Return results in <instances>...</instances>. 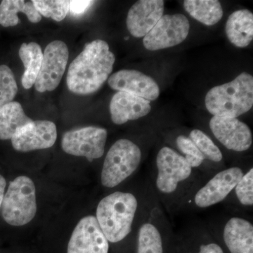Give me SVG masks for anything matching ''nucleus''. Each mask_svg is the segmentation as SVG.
<instances>
[{
    "label": "nucleus",
    "mask_w": 253,
    "mask_h": 253,
    "mask_svg": "<svg viewBox=\"0 0 253 253\" xmlns=\"http://www.w3.org/2000/svg\"><path fill=\"white\" fill-rule=\"evenodd\" d=\"M116 58L109 44L101 40L87 43L68 68V89L76 94L87 95L99 90L112 72Z\"/></svg>",
    "instance_id": "1"
},
{
    "label": "nucleus",
    "mask_w": 253,
    "mask_h": 253,
    "mask_svg": "<svg viewBox=\"0 0 253 253\" xmlns=\"http://www.w3.org/2000/svg\"><path fill=\"white\" fill-rule=\"evenodd\" d=\"M137 208V199L131 193L116 191L100 201L96 218L109 242H120L130 234Z\"/></svg>",
    "instance_id": "2"
},
{
    "label": "nucleus",
    "mask_w": 253,
    "mask_h": 253,
    "mask_svg": "<svg viewBox=\"0 0 253 253\" xmlns=\"http://www.w3.org/2000/svg\"><path fill=\"white\" fill-rule=\"evenodd\" d=\"M206 109L214 116L237 118L252 109L253 77L244 72L231 82L214 86L205 99Z\"/></svg>",
    "instance_id": "3"
},
{
    "label": "nucleus",
    "mask_w": 253,
    "mask_h": 253,
    "mask_svg": "<svg viewBox=\"0 0 253 253\" xmlns=\"http://www.w3.org/2000/svg\"><path fill=\"white\" fill-rule=\"evenodd\" d=\"M1 212L9 225H26L33 220L37 212L36 190L31 178L20 176L10 181Z\"/></svg>",
    "instance_id": "4"
},
{
    "label": "nucleus",
    "mask_w": 253,
    "mask_h": 253,
    "mask_svg": "<svg viewBox=\"0 0 253 253\" xmlns=\"http://www.w3.org/2000/svg\"><path fill=\"white\" fill-rule=\"evenodd\" d=\"M142 158L141 149L132 141L121 139L108 151L101 174L102 185L116 187L135 172Z\"/></svg>",
    "instance_id": "5"
},
{
    "label": "nucleus",
    "mask_w": 253,
    "mask_h": 253,
    "mask_svg": "<svg viewBox=\"0 0 253 253\" xmlns=\"http://www.w3.org/2000/svg\"><path fill=\"white\" fill-rule=\"evenodd\" d=\"M156 187L161 194L172 195L177 191L181 183L187 181L193 168L184 156L168 146L158 151L156 156Z\"/></svg>",
    "instance_id": "6"
},
{
    "label": "nucleus",
    "mask_w": 253,
    "mask_h": 253,
    "mask_svg": "<svg viewBox=\"0 0 253 253\" xmlns=\"http://www.w3.org/2000/svg\"><path fill=\"white\" fill-rule=\"evenodd\" d=\"M107 136V130L98 126L73 129L63 134L61 147L66 154L85 157L92 162L104 154Z\"/></svg>",
    "instance_id": "7"
},
{
    "label": "nucleus",
    "mask_w": 253,
    "mask_h": 253,
    "mask_svg": "<svg viewBox=\"0 0 253 253\" xmlns=\"http://www.w3.org/2000/svg\"><path fill=\"white\" fill-rule=\"evenodd\" d=\"M189 30V21L184 15H164L144 37L143 44L149 51L172 47L185 41Z\"/></svg>",
    "instance_id": "8"
},
{
    "label": "nucleus",
    "mask_w": 253,
    "mask_h": 253,
    "mask_svg": "<svg viewBox=\"0 0 253 253\" xmlns=\"http://www.w3.org/2000/svg\"><path fill=\"white\" fill-rule=\"evenodd\" d=\"M69 52L66 43L55 41L50 42L43 53L39 74L35 87L39 92L54 90L59 84L67 66Z\"/></svg>",
    "instance_id": "9"
},
{
    "label": "nucleus",
    "mask_w": 253,
    "mask_h": 253,
    "mask_svg": "<svg viewBox=\"0 0 253 253\" xmlns=\"http://www.w3.org/2000/svg\"><path fill=\"white\" fill-rule=\"evenodd\" d=\"M109 242L96 217L82 218L68 242L67 253H109Z\"/></svg>",
    "instance_id": "10"
},
{
    "label": "nucleus",
    "mask_w": 253,
    "mask_h": 253,
    "mask_svg": "<svg viewBox=\"0 0 253 253\" xmlns=\"http://www.w3.org/2000/svg\"><path fill=\"white\" fill-rule=\"evenodd\" d=\"M56 139L57 129L54 123L49 121H33L20 128L11 140L16 151L26 153L49 149L54 146Z\"/></svg>",
    "instance_id": "11"
},
{
    "label": "nucleus",
    "mask_w": 253,
    "mask_h": 253,
    "mask_svg": "<svg viewBox=\"0 0 253 253\" xmlns=\"http://www.w3.org/2000/svg\"><path fill=\"white\" fill-rule=\"evenodd\" d=\"M244 172L239 167H232L218 172L196 192L195 205L199 208L211 207L222 202L234 191Z\"/></svg>",
    "instance_id": "12"
},
{
    "label": "nucleus",
    "mask_w": 253,
    "mask_h": 253,
    "mask_svg": "<svg viewBox=\"0 0 253 253\" xmlns=\"http://www.w3.org/2000/svg\"><path fill=\"white\" fill-rule=\"evenodd\" d=\"M210 127L216 139L227 149L243 152L252 146V131L237 118L213 116Z\"/></svg>",
    "instance_id": "13"
},
{
    "label": "nucleus",
    "mask_w": 253,
    "mask_h": 253,
    "mask_svg": "<svg viewBox=\"0 0 253 253\" xmlns=\"http://www.w3.org/2000/svg\"><path fill=\"white\" fill-rule=\"evenodd\" d=\"M114 90L129 93L139 97L155 101L160 95L159 86L152 78L136 70H121L108 79Z\"/></svg>",
    "instance_id": "14"
},
{
    "label": "nucleus",
    "mask_w": 253,
    "mask_h": 253,
    "mask_svg": "<svg viewBox=\"0 0 253 253\" xmlns=\"http://www.w3.org/2000/svg\"><path fill=\"white\" fill-rule=\"evenodd\" d=\"M163 0H140L128 11L126 23L128 31L134 38H142L156 26L164 12Z\"/></svg>",
    "instance_id": "15"
},
{
    "label": "nucleus",
    "mask_w": 253,
    "mask_h": 253,
    "mask_svg": "<svg viewBox=\"0 0 253 253\" xmlns=\"http://www.w3.org/2000/svg\"><path fill=\"white\" fill-rule=\"evenodd\" d=\"M151 110V104L148 100L123 91L115 94L110 103L111 120L116 125L144 117Z\"/></svg>",
    "instance_id": "16"
},
{
    "label": "nucleus",
    "mask_w": 253,
    "mask_h": 253,
    "mask_svg": "<svg viewBox=\"0 0 253 253\" xmlns=\"http://www.w3.org/2000/svg\"><path fill=\"white\" fill-rule=\"evenodd\" d=\"M223 239L231 253H253V225L244 218L233 217L226 221Z\"/></svg>",
    "instance_id": "17"
},
{
    "label": "nucleus",
    "mask_w": 253,
    "mask_h": 253,
    "mask_svg": "<svg viewBox=\"0 0 253 253\" xmlns=\"http://www.w3.org/2000/svg\"><path fill=\"white\" fill-rule=\"evenodd\" d=\"M225 31L229 41L239 48L246 47L253 39V14L249 9L234 11L228 18Z\"/></svg>",
    "instance_id": "18"
},
{
    "label": "nucleus",
    "mask_w": 253,
    "mask_h": 253,
    "mask_svg": "<svg viewBox=\"0 0 253 253\" xmlns=\"http://www.w3.org/2000/svg\"><path fill=\"white\" fill-rule=\"evenodd\" d=\"M19 12L26 14L31 23H39L42 20V16L33 1L3 0L0 4V25L5 28L17 26L21 22L18 17Z\"/></svg>",
    "instance_id": "19"
},
{
    "label": "nucleus",
    "mask_w": 253,
    "mask_h": 253,
    "mask_svg": "<svg viewBox=\"0 0 253 253\" xmlns=\"http://www.w3.org/2000/svg\"><path fill=\"white\" fill-rule=\"evenodd\" d=\"M32 121L20 103L12 101L5 105L0 109V139H11L20 128Z\"/></svg>",
    "instance_id": "20"
},
{
    "label": "nucleus",
    "mask_w": 253,
    "mask_h": 253,
    "mask_svg": "<svg viewBox=\"0 0 253 253\" xmlns=\"http://www.w3.org/2000/svg\"><path fill=\"white\" fill-rule=\"evenodd\" d=\"M18 55L25 68L21 78L22 85L25 89H31L36 83L42 62L43 53L41 46L36 42L23 43Z\"/></svg>",
    "instance_id": "21"
},
{
    "label": "nucleus",
    "mask_w": 253,
    "mask_h": 253,
    "mask_svg": "<svg viewBox=\"0 0 253 253\" xmlns=\"http://www.w3.org/2000/svg\"><path fill=\"white\" fill-rule=\"evenodd\" d=\"M184 7L190 16L208 26L216 24L223 16L222 6L217 0H185Z\"/></svg>",
    "instance_id": "22"
},
{
    "label": "nucleus",
    "mask_w": 253,
    "mask_h": 253,
    "mask_svg": "<svg viewBox=\"0 0 253 253\" xmlns=\"http://www.w3.org/2000/svg\"><path fill=\"white\" fill-rule=\"evenodd\" d=\"M136 253H163L161 231L153 223H144L139 228Z\"/></svg>",
    "instance_id": "23"
},
{
    "label": "nucleus",
    "mask_w": 253,
    "mask_h": 253,
    "mask_svg": "<svg viewBox=\"0 0 253 253\" xmlns=\"http://www.w3.org/2000/svg\"><path fill=\"white\" fill-rule=\"evenodd\" d=\"M33 4L38 12L46 18H51L54 21H62L69 11L70 1L67 0H33Z\"/></svg>",
    "instance_id": "24"
},
{
    "label": "nucleus",
    "mask_w": 253,
    "mask_h": 253,
    "mask_svg": "<svg viewBox=\"0 0 253 253\" xmlns=\"http://www.w3.org/2000/svg\"><path fill=\"white\" fill-rule=\"evenodd\" d=\"M189 138L205 158L215 163L220 162L223 159L220 149L204 131L194 129L190 132Z\"/></svg>",
    "instance_id": "25"
},
{
    "label": "nucleus",
    "mask_w": 253,
    "mask_h": 253,
    "mask_svg": "<svg viewBox=\"0 0 253 253\" xmlns=\"http://www.w3.org/2000/svg\"><path fill=\"white\" fill-rule=\"evenodd\" d=\"M18 92V86L12 71L6 65L0 66V109L12 102Z\"/></svg>",
    "instance_id": "26"
},
{
    "label": "nucleus",
    "mask_w": 253,
    "mask_h": 253,
    "mask_svg": "<svg viewBox=\"0 0 253 253\" xmlns=\"http://www.w3.org/2000/svg\"><path fill=\"white\" fill-rule=\"evenodd\" d=\"M176 146L184 155V158L192 168H199L204 162L206 158L201 154L192 140L184 135L178 136L176 139Z\"/></svg>",
    "instance_id": "27"
},
{
    "label": "nucleus",
    "mask_w": 253,
    "mask_h": 253,
    "mask_svg": "<svg viewBox=\"0 0 253 253\" xmlns=\"http://www.w3.org/2000/svg\"><path fill=\"white\" fill-rule=\"evenodd\" d=\"M236 198L244 206H253V169L251 168L240 179L234 188Z\"/></svg>",
    "instance_id": "28"
},
{
    "label": "nucleus",
    "mask_w": 253,
    "mask_h": 253,
    "mask_svg": "<svg viewBox=\"0 0 253 253\" xmlns=\"http://www.w3.org/2000/svg\"><path fill=\"white\" fill-rule=\"evenodd\" d=\"M93 1H70L69 11L73 16H81L93 4Z\"/></svg>",
    "instance_id": "29"
},
{
    "label": "nucleus",
    "mask_w": 253,
    "mask_h": 253,
    "mask_svg": "<svg viewBox=\"0 0 253 253\" xmlns=\"http://www.w3.org/2000/svg\"><path fill=\"white\" fill-rule=\"evenodd\" d=\"M197 253H224V251L220 246L217 244L209 243V244L201 245Z\"/></svg>",
    "instance_id": "30"
},
{
    "label": "nucleus",
    "mask_w": 253,
    "mask_h": 253,
    "mask_svg": "<svg viewBox=\"0 0 253 253\" xmlns=\"http://www.w3.org/2000/svg\"><path fill=\"white\" fill-rule=\"evenodd\" d=\"M6 186V179L4 176L0 174V212H1V204H2L3 199H4Z\"/></svg>",
    "instance_id": "31"
}]
</instances>
